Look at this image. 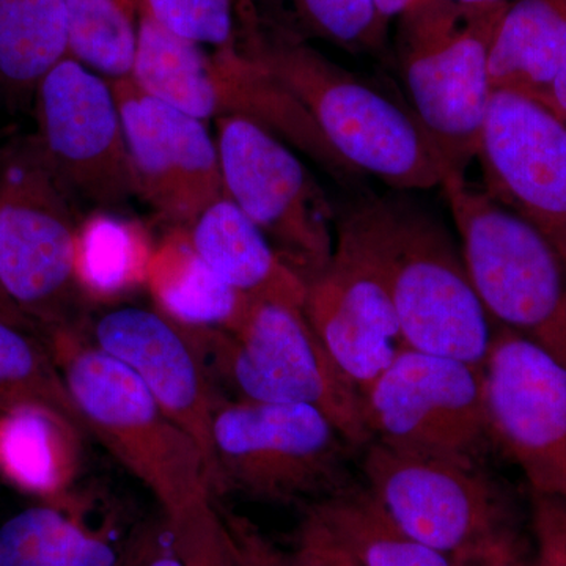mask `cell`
<instances>
[{
  "label": "cell",
  "mask_w": 566,
  "mask_h": 566,
  "mask_svg": "<svg viewBox=\"0 0 566 566\" xmlns=\"http://www.w3.org/2000/svg\"><path fill=\"white\" fill-rule=\"evenodd\" d=\"M364 485L409 535L446 556L512 527L504 494L480 468L370 441Z\"/></svg>",
  "instance_id": "4fadbf2b"
},
{
  "label": "cell",
  "mask_w": 566,
  "mask_h": 566,
  "mask_svg": "<svg viewBox=\"0 0 566 566\" xmlns=\"http://www.w3.org/2000/svg\"><path fill=\"white\" fill-rule=\"evenodd\" d=\"M32 142L0 158V296L57 329L84 297L76 277L82 219Z\"/></svg>",
  "instance_id": "9c48e42d"
},
{
  "label": "cell",
  "mask_w": 566,
  "mask_h": 566,
  "mask_svg": "<svg viewBox=\"0 0 566 566\" xmlns=\"http://www.w3.org/2000/svg\"><path fill=\"white\" fill-rule=\"evenodd\" d=\"M303 311L334 363L360 392L408 348L382 283L338 245L326 270L307 282Z\"/></svg>",
  "instance_id": "ac0fdd59"
},
{
  "label": "cell",
  "mask_w": 566,
  "mask_h": 566,
  "mask_svg": "<svg viewBox=\"0 0 566 566\" xmlns=\"http://www.w3.org/2000/svg\"><path fill=\"white\" fill-rule=\"evenodd\" d=\"M412 192L364 196L338 212L335 245L389 294L408 348L482 367L495 331L458 238Z\"/></svg>",
  "instance_id": "6da1fadb"
},
{
  "label": "cell",
  "mask_w": 566,
  "mask_h": 566,
  "mask_svg": "<svg viewBox=\"0 0 566 566\" xmlns=\"http://www.w3.org/2000/svg\"><path fill=\"white\" fill-rule=\"evenodd\" d=\"M41 161L76 202L114 210L136 196L112 81L63 59L33 98Z\"/></svg>",
  "instance_id": "7c38bea8"
},
{
  "label": "cell",
  "mask_w": 566,
  "mask_h": 566,
  "mask_svg": "<svg viewBox=\"0 0 566 566\" xmlns=\"http://www.w3.org/2000/svg\"><path fill=\"white\" fill-rule=\"evenodd\" d=\"M506 6L415 0L398 17L394 61L406 103L447 175H465L475 159L493 96L491 44Z\"/></svg>",
  "instance_id": "3957f363"
},
{
  "label": "cell",
  "mask_w": 566,
  "mask_h": 566,
  "mask_svg": "<svg viewBox=\"0 0 566 566\" xmlns=\"http://www.w3.org/2000/svg\"><path fill=\"white\" fill-rule=\"evenodd\" d=\"M155 244L136 219L93 210L76 240V277L85 300L109 303L147 285Z\"/></svg>",
  "instance_id": "cb8c5ba5"
},
{
  "label": "cell",
  "mask_w": 566,
  "mask_h": 566,
  "mask_svg": "<svg viewBox=\"0 0 566 566\" xmlns=\"http://www.w3.org/2000/svg\"><path fill=\"white\" fill-rule=\"evenodd\" d=\"M163 517L182 566H240L232 536L212 497Z\"/></svg>",
  "instance_id": "4dcf8cb0"
},
{
  "label": "cell",
  "mask_w": 566,
  "mask_h": 566,
  "mask_svg": "<svg viewBox=\"0 0 566 566\" xmlns=\"http://www.w3.org/2000/svg\"><path fill=\"white\" fill-rule=\"evenodd\" d=\"M196 333L241 400L312 406L354 450L371 441L360 390L334 363L303 308L259 301L237 333Z\"/></svg>",
  "instance_id": "ba28073f"
},
{
  "label": "cell",
  "mask_w": 566,
  "mask_h": 566,
  "mask_svg": "<svg viewBox=\"0 0 566 566\" xmlns=\"http://www.w3.org/2000/svg\"><path fill=\"white\" fill-rule=\"evenodd\" d=\"M240 566H301L292 551L271 542L251 521L222 512Z\"/></svg>",
  "instance_id": "d6a6232c"
},
{
  "label": "cell",
  "mask_w": 566,
  "mask_h": 566,
  "mask_svg": "<svg viewBox=\"0 0 566 566\" xmlns=\"http://www.w3.org/2000/svg\"><path fill=\"white\" fill-rule=\"evenodd\" d=\"M188 230L203 262L238 293L253 303L304 307L307 282L229 197L211 203Z\"/></svg>",
  "instance_id": "d6986e66"
},
{
  "label": "cell",
  "mask_w": 566,
  "mask_h": 566,
  "mask_svg": "<svg viewBox=\"0 0 566 566\" xmlns=\"http://www.w3.org/2000/svg\"><path fill=\"white\" fill-rule=\"evenodd\" d=\"M491 444L531 495L566 506V370L523 335L495 326L482 365Z\"/></svg>",
  "instance_id": "5bb4252c"
},
{
  "label": "cell",
  "mask_w": 566,
  "mask_h": 566,
  "mask_svg": "<svg viewBox=\"0 0 566 566\" xmlns=\"http://www.w3.org/2000/svg\"><path fill=\"white\" fill-rule=\"evenodd\" d=\"M452 562L453 566H532L527 565L513 528L461 551Z\"/></svg>",
  "instance_id": "d590c367"
},
{
  "label": "cell",
  "mask_w": 566,
  "mask_h": 566,
  "mask_svg": "<svg viewBox=\"0 0 566 566\" xmlns=\"http://www.w3.org/2000/svg\"><path fill=\"white\" fill-rule=\"evenodd\" d=\"M118 566H182L164 517L163 524H150L134 536Z\"/></svg>",
  "instance_id": "e575fe53"
},
{
  "label": "cell",
  "mask_w": 566,
  "mask_h": 566,
  "mask_svg": "<svg viewBox=\"0 0 566 566\" xmlns=\"http://www.w3.org/2000/svg\"><path fill=\"white\" fill-rule=\"evenodd\" d=\"M0 392L18 398V405H35L54 412L87 436L62 375L44 364L40 349L0 312Z\"/></svg>",
  "instance_id": "f1b7e54d"
},
{
  "label": "cell",
  "mask_w": 566,
  "mask_h": 566,
  "mask_svg": "<svg viewBox=\"0 0 566 566\" xmlns=\"http://www.w3.org/2000/svg\"><path fill=\"white\" fill-rule=\"evenodd\" d=\"M93 344L126 365L170 419L199 444L214 493L212 420L222 400L212 387L211 365L196 331L158 308L125 305L95 323Z\"/></svg>",
  "instance_id": "e0dca14e"
},
{
  "label": "cell",
  "mask_w": 566,
  "mask_h": 566,
  "mask_svg": "<svg viewBox=\"0 0 566 566\" xmlns=\"http://www.w3.org/2000/svg\"><path fill=\"white\" fill-rule=\"evenodd\" d=\"M240 20V50L303 107L349 180L375 178L400 192L441 188L444 164L406 99L263 21L251 0H241Z\"/></svg>",
  "instance_id": "7a4b0ae2"
},
{
  "label": "cell",
  "mask_w": 566,
  "mask_h": 566,
  "mask_svg": "<svg viewBox=\"0 0 566 566\" xmlns=\"http://www.w3.org/2000/svg\"><path fill=\"white\" fill-rule=\"evenodd\" d=\"M360 395L371 441L468 464L491 446L482 367L406 348Z\"/></svg>",
  "instance_id": "8fae6325"
},
{
  "label": "cell",
  "mask_w": 566,
  "mask_h": 566,
  "mask_svg": "<svg viewBox=\"0 0 566 566\" xmlns=\"http://www.w3.org/2000/svg\"><path fill=\"white\" fill-rule=\"evenodd\" d=\"M375 2L379 11H381L382 17H385L387 21H390L394 20V18L400 17L415 0H375Z\"/></svg>",
  "instance_id": "74e56055"
},
{
  "label": "cell",
  "mask_w": 566,
  "mask_h": 566,
  "mask_svg": "<svg viewBox=\"0 0 566 566\" xmlns=\"http://www.w3.org/2000/svg\"><path fill=\"white\" fill-rule=\"evenodd\" d=\"M55 352L87 434L150 491L163 516L214 497L199 444L126 365L81 338L74 327L57 329Z\"/></svg>",
  "instance_id": "277c9868"
},
{
  "label": "cell",
  "mask_w": 566,
  "mask_h": 566,
  "mask_svg": "<svg viewBox=\"0 0 566 566\" xmlns=\"http://www.w3.org/2000/svg\"><path fill=\"white\" fill-rule=\"evenodd\" d=\"M469 277L495 326L523 335L566 370V264L545 234L465 175L441 186Z\"/></svg>",
  "instance_id": "5b68a950"
},
{
  "label": "cell",
  "mask_w": 566,
  "mask_h": 566,
  "mask_svg": "<svg viewBox=\"0 0 566 566\" xmlns=\"http://www.w3.org/2000/svg\"><path fill=\"white\" fill-rule=\"evenodd\" d=\"M344 434L307 405L221 401L212 420L214 495L312 504L353 485Z\"/></svg>",
  "instance_id": "8992f818"
},
{
  "label": "cell",
  "mask_w": 566,
  "mask_h": 566,
  "mask_svg": "<svg viewBox=\"0 0 566 566\" xmlns=\"http://www.w3.org/2000/svg\"><path fill=\"white\" fill-rule=\"evenodd\" d=\"M292 553L301 566H360L307 512L294 532Z\"/></svg>",
  "instance_id": "836d02e7"
},
{
  "label": "cell",
  "mask_w": 566,
  "mask_h": 566,
  "mask_svg": "<svg viewBox=\"0 0 566 566\" xmlns=\"http://www.w3.org/2000/svg\"><path fill=\"white\" fill-rule=\"evenodd\" d=\"M241 0H139L167 32L212 51L240 48Z\"/></svg>",
  "instance_id": "f546056e"
},
{
  "label": "cell",
  "mask_w": 566,
  "mask_h": 566,
  "mask_svg": "<svg viewBox=\"0 0 566 566\" xmlns=\"http://www.w3.org/2000/svg\"><path fill=\"white\" fill-rule=\"evenodd\" d=\"M81 438L76 427L41 406H13L0 419V465L24 490L61 493L76 471Z\"/></svg>",
  "instance_id": "d4e9b609"
},
{
  "label": "cell",
  "mask_w": 566,
  "mask_h": 566,
  "mask_svg": "<svg viewBox=\"0 0 566 566\" xmlns=\"http://www.w3.org/2000/svg\"><path fill=\"white\" fill-rule=\"evenodd\" d=\"M114 547L70 517L36 506L0 527V566H118Z\"/></svg>",
  "instance_id": "4316f807"
},
{
  "label": "cell",
  "mask_w": 566,
  "mask_h": 566,
  "mask_svg": "<svg viewBox=\"0 0 566 566\" xmlns=\"http://www.w3.org/2000/svg\"><path fill=\"white\" fill-rule=\"evenodd\" d=\"M536 557L532 566H566V506L531 495Z\"/></svg>",
  "instance_id": "1f68e13d"
},
{
  "label": "cell",
  "mask_w": 566,
  "mask_h": 566,
  "mask_svg": "<svg viewBox=\"0 0 566 566\" xmlns=\"http://www.w3.org/2000/svg\"><path fill=\"white\" fill-rule=\"evenodd\" d=\"M475 159L483 191L545 234L566 264V123L538 99L494 91Z\"/></svg>",
  "instance_id": "9a60e30c"
},
{
  "label": "cell",
  "mask_w": 566,
  "mask_h": 566,
  "mask_svg": "<svg viewBox=\"0 0 566 566\" xmlns=\"http://www.w3.org/2000/svg\"><path fill=\"white\" fill-rule=\"evenodd\" d=\"M539 103L545 104L557 117H560L566 123V66L558 74L556 81L553 82L549 91L539 99Z\"/></svg>",
  "instance_id": "8d00e7d4"
},
{
  "label": "cell",
  "mask_w": 566,
  "mask_h": 566,
  "mask_svg": "<svg viewBox=\"0 0 566 566\" xmlns=\"http://www.w3.org/2000/svg\"><path fill=\"white\" fill-rule=\"evenodd\" d=\"M69 54L112 82L132 76L139 0H63Z\"/></svg>",
  "instance_id": "83f0119b"
},
{
  "label": "cell",
  "mask_w": 566,
  "mask_h": 566,
  "mask_svg": "<svg viewBox=\"0 0 566 566\" xmlns=\"http://www.w3.org/2000/svg\"><path fill=\"white\" fill-rule=\"evenodd\" d=\"M129 80L142 92L202 122L243 115L329 172L335 158L303 107L240 48L212 51L139 13Z\"/></svg>",
  "instance_id": "52a82bcc"
},
{
  "label": "cell",
  "mask_w": 566,
  "mask_h": 566,
  "mask_svg": "<svg viewBox=\"0 0 566 566\" xmlns=\"http://www.w3.org/2000/svg\"><path fill=\"white\" fill-rule=\"evenodd\" d=\"M125 129L136 196L169 229H189L223 193L218 144L208 123L142 92L132 80L112 82Z\"/></svg>",
  "instance_id": "2e32d148"
},
{
  "label": "cell",
  "mask_w": 566,
  "mask_h": 566,
  "mask_svg": "<svg viewBox=\"0 0 566 566\" xmlns=\"http://www.w3.org/2000/svg\"><path fill=\"white\" fill-rule=\"evenodd\" d=\"M360 566H453L452 557L398 526L365 485L354 482L305 506Z\"/></svg>",
  "instance_id": "7402d4cb"
},
{
  "label": "cell",
  "mask_w": 566,
  "mask_h": 566,
  "mask_svg": "<svg viewBox=\"0 0 566 566\" xmlns=\"http://www.w3.org/2000/svg\"><path fill=\"white\" fill-rule=\"evenodd\" d=\"M0 312H6V314H13V308H11L10 305L2 300V296H0Z\"/></svg>",
  "instance_id": "ab89813d"
},
{
  "label": "cell",
  "mask_w": 566,
  "mask_h": 566,
  "mask_svg": "<svg viewBox=\"0 0 566 566\" xmlns=\"http://www.w3.org/2000/svg\"><path fill=\"white\" fill-rule=\"evenodd\" d=\"M457 2L468 3V6H501V3H509L510 0H457Z\"/></svg>",
  "instance_id": "f35d334b"
},
{
  "label": "cell",
  "mask_w": 566,
  "mask_h": 566,
  "mask_svg": "<svg viewBox=\"0 0 566 566\" xmlns=\"http://www.w3.org/2000/svg\"><path fill=\"white\" fill-rule=\"evenodd\" d=\"M145 286L155 308L193 331L237 333L253 304L203 262L182 227L155 244Z\"/></svg>",
  "instance_id": "ffe728a7"
},
{
  "label": "cell",
  "mask_w": 566,
  "mask_h": 566,
  "mask_svg": "<svg viewBox=\"0 0 566 566\" xmlns=\"http://www.w3.org/2000/svg\"><path fill=\"white\" fill-rule=\"evenodd\" d=\"M214 125L223 193L259 227L283 262L311 281L333 260L337 234L338 212L323 186L262 123L226 115Z\"/></svg>",
  "instance_id": "30bf717a"
},
{
  "label": "cell",
  "mask_w": 566,
  "mask_h": 566,
  "mask_svg": "<svg viewBox=\"0 0 566 566\" xmlns=\"http://www.w3.org/2000/svg\"><path fill=\"white\" fill-rule=\"evenodd\" d=\"M566 66V0H510L494 33V91L542 99Z\"/></svg>",
  "instance_id": "44dd1931"
},
{
  "label": "cell",
  "mask_w": 566,
  "mask_h": 566,
  "mask_svg": "<svg viewBox=\"0 0 566 566\" xmlns=\"http://www.w3.org/2000/svg\"><path fill=\"white\" fill-rule=\"evenodd\" d=\"M263 21L308 41H324L352 54H386L389 21L375 0H251Z\"/></svg>",
  "instance_id": "484cf974"
},
{
  "label": "cell",
  "mask_w": 566,
  "mask_h": 566,
  "mask_svg": "<svg viewBox=\"0 0 566 566\" xmlns=\"http://www.w3.org/2000/svg\"><path fill=\"white\" fill-rule=\"evenodd\" d=\"M63 0H0V93L33 103L41 81L69 57Z\"/></svg>",
  "instance_id": "603a6c76"
}]
</instances>
